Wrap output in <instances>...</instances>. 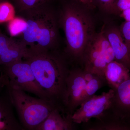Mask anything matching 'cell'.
<instances>
[{
	"label": "cell",
	"instance_id": "obj_1",
	"mask_svg": "<svg viewBox=\"0 0 130 130\" xmlns=\"http://www.w3.org/2000/svg\"><path fill=\"white\" fill-rule=\"evenodd\" d=\"M49 3L19 13L27 24L19 38L28 53L58 50L60 41L59 15Z\"/></svg>",
	"mask_w": 130,
	"mask_h": 130
},
{
	"label": "cell",
	"instance_id": "obj_2",
	"mask_svg": "<svg viewBox=\"0 0 130 130\" xmlns=\"http://www.w3.org/2000/svg\"><path fill=\"white\" fill-rule=\"evenodd\" d=\"M25 59L29 63L41 88L50 102L62 110L66 80L70 70L64 58L58 50L38 53H28Z\"/></svg>",
	"mask_w": 130,
	"mask_h": 130
},
{
	"label": "cell",
	"instance_id": "obj_3",
	"mask_svg": "<svg viewBox=\"0 0 130 130\" xmlns=\"http://www.w3.org/2000/svg\"><path fill=\"white\" fill-rule=\"evenodd\" d=\"M58 15L60 28L64 33L66 53L74 58L83 56L95 33L92 18L86 10L74 3L65 5Z\"/></svg>",
	"mask_w": 130,
	"mask_h": 130
},
{
	"label": "cell",
	"instance_id": "obj_4",
	"mask_svg": "<svg viewBox=\"0 0 130 130\" xmlns=\"http://www.w3.org/2000/svg\"><path fill=\"white\" fill-rule=\"evenodd\" d=\"M20 122L25 130H36L57 108L48 101L23 91L6 87Z\"/></svg>",
	"mask_w": 130,
	"mask_h": 130
},
{
	"label": "cell",
	"instance_id": "obj_5",
	"mask_svg": "<svg viewBox=\"0 0 130 130\" xmlns=\"http://www.w3.org/2000/svg\"><path fill=\"white\" fill-rule=\"evenodd\" d=\"M101 77L85 71H70L63 106L70 116L74 109L87 99L94 95L101 86Z\"/></svg>",
	"mask_w": 130,
	"mask_h": 130
},
{
	"label": "cell",
	"instance_id": "obj_6",
	"mask_svg": "<svg viewBox=\"0 0 130 130\" xmlns=\"http://www.w3.org/2000/svg\"><path fill=\"white\" fill-rule=\"evenodd\" d=\"M5 67L3 76L5 87L31 93L50 102L26 60L23 59Z\"/></svg>",
	"mask_w": 130,
	"mask_h": 130
},
{
	"label": "cell",
	"instance_id": "obj_7",
	"mask_svg": "<svg viewBox=\"0 0 130 130\" xmlns=\"http://www.w3.org/2000/svg\"><path fill=\"white\" fill-rule=\"evenodd\" d=\"M83 57L85 60V71L104 77L107 65L115 60L114 53L105 35L104 27L93 36Z\"/></svg>",
	"mask_w": 130,
	"mask_h": 130
},
{
	"label": "cell",
	"instance_id": "obj_8",
	"mask_svg": "<svg viewBox=\"0 0 130 130\" xmlns=\"http://www.w3.org/2000/svg\"><path fill=\"white\" fill-rule=\"evenodd\" d=\"M115 92L112 89L99 95H93L84 101L70 116L73 123H86L93 118L101 115L110 107Z\"/></svg>",
	"mask_w": 130,
	"mask_h": 130
},
{
	"label": "cell",
	"instance_id": "obj_9",
	"mask_svg": "<svg viewBox=\"0 0 130 130\" xmlns=\"http://www.w3.org/2000/svg\"><path fill=\"white\" fill-rule=\"evenodd\" d=\"M27 53L26 46L21 39L0 35V65L6 66L24 59Z\"/></svg>",
	"mask_w": 130,
	"mask_h": 130
},
{
	"label": "cell",
	"instance_id": "obj_10",
	"mask_svg": "<svg viewBox=\"0 0 130 130\" xmlns=\"http://www.w3.org/2000/svg\"><path fill=\"white\" fill-rule=\"evenodd\" d=\"M104 31L115 56V60L130 69V52L125 42L120 29L111 27Z\"/></svg>",
	"mask_w": 130,
	"mask_h": 130
},
{
	"label": "cell",
	"instance_id": "obj_11",
	"mask_svg": "<svg viewBox=\"0 0 130 130\" xmlns=\"http://www.w3.org/2000/svg\"><path fill=\"white\" fill-rule=\"evenodd\" d=\"M14 110L8 94L0 96V130H25Z\"/></svg>",
	"mask_w": 130,
	"mask_h": 130
},
{
	"label": "cell",
	"instance_id": "obj_12",
	"mask_svg": "<svg viewBox=\"0 0 130 130\" xmlns=\"http://www.w3.org/2000/svg\"><path fill=\"white\" fill-rule=\"evenodd\" d=\"M130 77L129 70L128 68L114 60L107 65L103 77L110 86L116 89Z\"/></svg>",
	"mask_w": 130,
	"mask_h": 130
},
{
	"label": "cell",
	"instance_id": "obj_13",
	"mask_svg": "<svg viewBox=\"0 0 130 130\" xmlns=\"http://www.w3.org/2000/svg\"><path fill=\"white\" fill-rule=\"evenodd\" d=\"M62 111L55 108L36 130H73L70 116H64Z\"/></svg>",
	"mask_w": 130,
	"mask_h": 130
},
{
	"label": "cell",
	"instance_id": "obj_14",
	"mask_svg": "<svg viewBox=\"0 0 130 130\" xmlns=\"http://www.w3.org/2000/svg\"><path fill=\"white\" fill-rule=\"evenodd\" d=\"M117 98L123 106L130 108V77L116 89Z\"/></svg>",
	"mask_w": 130,
	"mask_h": 130
},
{
	"label": "cell",
	"instance_id": "obj_15",
	"mask_svg": "<svg viewBox=\"0 0 130 130\" xmlns=\"http://www.w3.org/2000/svg\"><path fill=\"white\" fill-rule=\"evenodd\" d=\"M26 26L27 24L25 20L19 16L9 21L8 30L12 36H19L25 30Z\"/></svg>",
	"mask_w": 130,
	"mask_h": 130
},
{
	"label": "cell",
	"instance_id": "obj_16",
	"mask_svg": "<svg viewBox=\"0 0 130 130\" xmlns=\"http://www.w3.org/2000/svg\"><path fill=\"white\" fill-rule=\"evenodd\" d=\"M15 8L11 3L0 2V23L9 21L15 18Z\"/></svg>",
	"mask_w": 130,
	"mask_h": 130
},
{
	"label": "cell",
	"instance_id": "obj_17",
	"mask_svg": "<svg viewBox=\"0 0 130 130\" xmlns=\"http://www.w3.org/2000/svg\"><path fill=\"white\" fill-rule=\"evenodd\" d=\"M54 0H15L17 8L20 13L32 9Z\"/></svg>",
	"mask_w": 130,
	"mask_h": 130
},
{
	"label": "cell",
	"instance_id": "obj_18",
	"mask_svg": "<svg viewBox=\"0 0 130 130\" xmlns=\"http://www.w3.org/2000/svg\"><path fill=\"white\" fill-rule=\"evenodd\" d=\"M130 8V0H117L111 13L121 14L123 11Z\"/></svg>",
	"mask_w": 130,
	"mask_h": 130
},
{
	"label": "cell",
	"instance_id": "obj_19",
	"mask_svg": "<svg viewBox=\"0 0 130 130\" xmlns=\"http://www.w3.org/2000/svg\"><path fill=\"white\" fill-rule=\"evenodd\" d=\"M117 0H92L93 4L95 3L102 10L111 13L112 9Z\"/></svg>",
	"mask_w": 130,
	"mask_h": 130
},
{
	"label": "cell",
	"instance_id": "obj_20",
	"mask_svg": "<svg viewBox=\"0 0 130 130\" xmlns=\"http://www.w3.org/2000/svg\"><path fill=\"white\" fill-rule=\"evenodd\" d=\"M120 30L130 52V21L124 22L121 26Z\"/></svg>",
	"mask_w": 130,
	"mask_h": 130
},
{
	"label": "cell",
	"instance_id": "obj_21",
	"mask_svg": "<svg viewBox=\"0 0 130 130\" xmlns=\"http://www.w3.org/2000/svg\"><path fill=\"white\" fill-rule=\"evenodd\" d=\"M90 130H129L118 125L115 124L106 125L96 128Z\"/></svg>",
	"mask_w": 130,
	"mask_h": 130
},
{
	"label": "cell",
	"instance_id": "obj_22",
	"mask_svg": "<svg viewBox=\"0 0 130 130\" xmlns=\"http://www.w3.org/2000/svg\"><path fill=\"white\" fill-rule=\"evenodd\" d=\"M84 6L89 8H93L94 6L92 0H77Z\"/></svg>",
	"mask_w": 130,
	"mask_h": 130
},
{
	"label": "cell",
	"instance_id": "obj_23",
	"mask_svg": "<svg viewBox=\"0 0 130 130\" xmlns=\"http://www.w3.org/2000/svg\"><path fill=\"white\" fill-rule=\"evenodd\" d=\"M120 16L125 20V21H130V8L122 12Z\"/></svg>",
	"mask_w": 130,
	"mask_h": 130
},
{
	"label": "cell",
	"instance_id": "obj_24",
	"mask_svg": "<svg viewBox=\"0 0 130 130\" xmlns=\"http://www.w3.org/2000/svg\"><path fill=\"white\" fill-rule=\"evenodd\" d=\"M4 86H5V82L3 74H0V91Z\"/></svg>",
	"mask_w": 130,
	"mask_h": 130
}]
</instances>
